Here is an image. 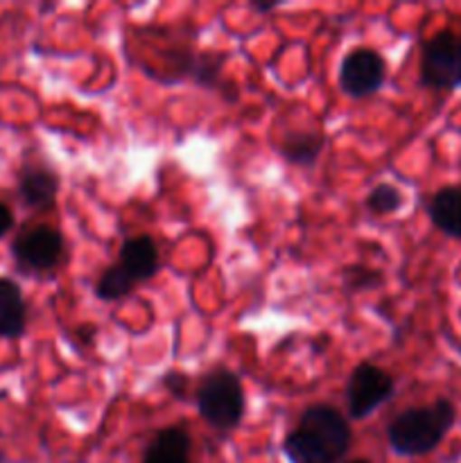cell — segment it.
Instances as JSON below:
<instances>
[{
    "mask_svg": "<svg viewBox=\"0 0 461 463\" xmlns=\"http://www.w3.org/2000/svg\"><path fill=\"white\" fill-rule=\"evenodd\" d=\"M351 443L348 420L339 410L319 402L307 407L296 428L285 437L283 455L289 463H342Z\"/></svg>",
    "mask_w": 461,
    "mask_h": 463,
    "instance_id": "cell-1",
    "label": "cell"
},
{
    "mask_svg": "<svg viewBox=\"0 0 461 463\" xmlns=\"http://www.w3.org/2000/svg\"><path fill=\"white\" fill-rule=\"evenodd\" d=\"M456 423V410L447 398L432 405L400 411L387 428V441L396 455L423 457L437 450Z\"/></svg>",
    "mask_w": 461,
    "mask_h": 463,
    "instance_id": "cell-2",
    "label": "cell"
},
{
    "mask_svg": "<svg viewBox=\"0 0 461 463\" xmlns=\"http://www.w3.org/2000/svg\"><path fill=\"white\" fill-rule=\"evenodd\" d=\"M197 410L211 428L220 432L238 428L244 416V389L229 369H212L197 389Z\"/></svg>",
    "mask_w": 461,
    "mask_h": 463,
    "instance_id": "cell-3",
    "label": "cell"
},
{
    "mask_svg": "<svg viewBox=\"0 0 461 463\" xmlns=\"http://www.w3.org/2000/svg\"><path fill=\"white\" fill-rule=\"evenodd\" d=\"M420 84L450 90L461 86V32L441 30L423 45Z\"/></svg>",
    "mask_w": 461,
    "mask_h": 463,
    "instance_id": "cell-4",
    "label": "cell"
},
{
    "mask_svg": "<svg viewBox=\"0 0 461 463\" xmlns=\"http://www.w3.org/2000/svg\"><path fill=\"white\" fill-rule=\"evenodd\" d=\"M396 392L391 375L371 362H362L351 371L346 384L348 414L353 420H364L384 405Z\"/></svg>",
    "mask_w": 461,
    "mask_h": 463,
    "instance_id": "cell-5",
    "label": "cell"
},
{
    "mask_svg": "<svg viewBox=\"0 0 461 463\" xmlns=\"http://www.w3.org/2000/svg\"><path fill=\"white\" fill-rule=\"evenodd\" d=\"M387 77L382 54L371 48L351 50L339 63V90L348 98H371L378 93Z\"/></svg>",
    "mask_w": 461,
    "mask_h": 463,
    "instance_id": "cell-6",
    "label": "cell"
},
{
    "mask_svg": "<svg viewBox=\"0 0 461 463\" xmlns=\"http://www.w3.org/2000/svg\"><path fill=\"white\" fill-rule=\"evenodd\" d=\"M12 253L25 271H50L63 258V238L52 226H34L14 240Z\"/></svg>",
    "mask_w": 461,
    "mask_h": 463,
    "instance_id": "cell-7",
    "label": "cell"
},
{
    "mask_svg": "<svg viewBox=\"0 0 461 463\" xmlns=\"http://www.w3.org/2000/svg\"><path fill=\"white\" fill-rule=\"evenodd\" d=\"M59 190V176L52 167L41 163H27L18 175V194L25 206L43 211L54 203Z\"/></svg>",
    "mask_w": 461,
    "mask_h": 463,
    "instance_id": "cell-8",
    "label": "cell"
},
{
    "mask_svg": "<svg viewBox=\"0 0 461 463\" xmlns=\"http://www.w3.org/2000/svg\"><path fill=\"white\" fill-rule=\"evenodd\" d=\"M118 265L138 283V280H149L156 276L158 267H161V258H158L156 242L149 235H136L129 238L120 249V262Z\"/></svg>",
    "mask_w": 461,
    "mask_h": 463,
    "instance_id": "cell-9",
    "label": "cell"
},
{
    "mask_svg": "<svg viewBox=\"0 0 461 463\" xmlns=\"http://www.w3.org/2000/svg\"><path fill=\"white\" fill-rule=\"evenodd\" d=\"M193 439L183 428H165L145 448L143 463H190Z\"/></svg>",
    "mask_w": 461,
    "mask_h": 463,
    "instance_id": "cell-10",
    "label": "cell"
},
{
    "mask_svg": "<svg viewBox=\"0 0 461 463\" xmlns=\"http://www.w3.org/2000/svg\"><path fill=\"white\" fill-rule=\"evenodd\" d=\"M428 215L441 233L461 240V188L446 185L437 190L428 203Z\"/></svg>",
    "mask_w": 461,
    "mask_h": 463,
    "instance_id": "cell-11",
    "label": "cell"
},
{
    "mask_svg": "<svg viewBox=\"0 0 461 463\" xmlns=\"http://www.w3.org/2000/svg\"><path fill=\"white\" fill-rule=\"evenodd\" d=\"M27 307L21 288L14 280L0 279V337L16 339L25 333Z\"/></svg>",
    "mask_w": 461,
    "mask_h": 463,
    "instance_id": "cell-12",
    "label": "cell"
},
{
    "mask_svg": "<svg viewBox=\"0 0 461 463\" xmlns=\"http://www.w3.org/2000/svg\"><path fill=\"white\" fill-rule=\"evenodd\" d=\"M324 149V136L319 131H289L280 143V154L292 165H315Z\"/></svg>",
    "mask_w": 461,
    "mask_h": 463,
    "instance_id": "cell-13",
    "label": "cell"
},
{
    "mask_svg": "<svg viewBox=\"0 0 461 463\" xmlns=\"http://www.w3.org/2000/svg\"><path fill=\"white\" fill-rule=\"evenodd\" d=\"M134 283L136 280L120 265H113L99 276L98 285H95V294L102 301H118V298L127 297L134 289Z\"/></svg>",
    "mask_w": 461,
    "mask_h": 463,
    "instance_id": "cell-14",
    "label": "cell"
},
{
    "mask_svg": "<svg viewBox=\"0 0 461 463\" xmlns=\"http://www.w3.org/2000/svg\"><path fill=\"white\" fill-rule=\"evenodd\" d=\"M226 61V54H211V52H203V54H194L190 59V63L185 66V72L194 77L202 86H212L217 84V77H220L221 66Z\"/></svg>",
    "mask_w": 461,
    "mask_h": 463,
    "instance_id": "cell-15",
    "label": "cell"
},
{
    "mask_svg": "<svg viewBox=\"0 0 461 463\" xmlns=\"http://www.w3.org/2000/svg\"><path fill=\"white\" fill-rule=\"evenodd\" d=\"M402 206V194L396 185L378 184L366 197V208L375 215H391Z\"/></svg>",
    "mask_w": 461,
    "mask_h": 463,
    "instance_id": "cell-16",
    "label": "cell"
},
{
    "mask_svg": "<svg viewBox=\"0 0 461 463\" xmlns=\"http://www.w3.org/2000/svg\"><path fill=\"white\" fill-rule=\"evenodd\" d=\"M382 283V276L378 269H369V267H348L343 271V288L348 292H366L373 289L375 285Z\"/></svg>",
    "mask_w": 461,
    "mask_h": 463,
    "instance_id": "cell-17",
    "label": "cell"
},
{
    "mask_svg": "<svg viewBox=\"0 0 461 463\" xmlns=\"http://www.w3.org/2000/svg\"><path fill=\"white\" fill-rule=\"evenodd\" d=\"M163 384H165V389L172 393V396L179 398V401H183L185 393H188L190 380H188V375L174 373V371H172V373H167L165 378H163Z\"/></svg>",
    "mask_w": 461,
    "mask_h": 463,
    "instance_id": "cell-18",
    "label": "cell"
},
{
    "mask_svg": "<svg viewBox=\"0 0 461 463\" xmlns=\"http://www.w3.org/2000/svg\"><path fill=\"white\" fill-rule=\"evenodd\" d=\"M12 226H14L12 208H9L7 203L0 202V238L9 233V231H12Z\"/></svg>",
    "mask_w": 461,
    "mask_h": 463,
    "instance_id": "cell-19",
    "label": "cell"
},
{
    "mask_svg": "<svg viewBox=\"0 0 461 463\" xmlns=\"http://www.w3.org/2000/svg\"><path fill=\"white\" fill-rule=\"evenodd\" d=\"M251 7L256 9V12H271V9H276L278 7V3H251Z\"/></svg>",
    "mask_w": 461,
    "mask_h": 463,
    "instance_id": "cell-20",
    "label": "cell"
},
{
    "mask_svg": "<svg viewBox=\"0 0 461 463\" xmlns=\"http://www.w3.org/2000/svg\"><path fill=\"white\" fill-rule=\"evenodd\" d=\"M348 463H371L369 459H355V461H348Z\"/></svg>",
    "mask_w": 461,
    "mask_h": 463,
    "instance_id": "cell-21",
    "label": "cell"
},
{
    "mask_svg": "<svg viewBox=\"0 0 461 463\" xmlns=\"http://www.w3.org/2000/svg\"><path fill=\"white\" fill-rule=\"evenodd\" d=\"M0 463H5V457L3 455H0Z\"/></svg>",
    "mask_w": 461,
    "mask_h": 463,
    "instance_id": "cell-22",
    "label": "cell"
}]
</instances>
